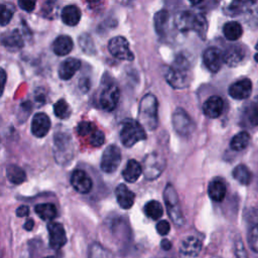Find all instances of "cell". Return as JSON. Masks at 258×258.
Instances as JSON below:
<instances>
[{
  "label": "cell",
  "instance_id": "obj_1",
  "mask_svg": "<svg viewBox=\"0 0 258 258\" xmlns=\"http://www.w3.org/2000/svg\"><path fill=\"white\" fill-rule=\"evenodd\" d=\"M166 82L173 89H184L190 83V66L185 56H177L165 75Z\"/></svg>",
  "mask_w": 258,
  "mask_h": 258
},
{
  "label": "cell",
  "instance_id": "obj_2",
  "mask_svg": "<svg viewBox=\"0 0 258 258\" xmlns=\"http://www.w3.org/2000/svg\"><path fill=\"white\" fill-rule=\"evenodd\" d=\"M138 121L149 131L156 129L158 124V102L154 95H145L140 103L138 109Z\"/></svg>",
  "mask_w": 258,
  "mask_h": 258
},
{
  "label": "cell",
  "instance_id": "obj_3",
  "mask_svg": "<svg viewBox=\"0 0 258 258\" xmlns=\"http://www.w3.org/2000/svg\"><path fill=\"white\" fill-rule=\"evenodd\" d=\"M74 142L70 134L57 132L53 136V155L58 164L66 165L74 158Z\"/></svg>",
  "mask_w": 258,
  "mask_h": 258
},
{
  "label": "cell",
  "instance_id": "obj_4",
  "mask_svg": "<svg viewBox=\"0 0 258 258\" xmlns=\"http://www.w3.org/2000/svg\"><path fill=\"white\" fill-rule=\"evenodd\" d=\"M120 139L125 147H132L137 142L146 139L144 127L139 123V121L125 119L122 122Z\"/></svg>",
  "mask_w": 258,
  "mask_h": 258
},
{
  "label": "cell",
  "instance_id": "obj_5",
  "mask_svg": "<svg viewBox=\"0 0 258 258\" xmlns=\"http://www.w3.org/2000/svg\"><path fill=\"white\" fill-rule=\"evenodd\" d=\"M175 26L180 31L196 30L201 36L206 32L207 21L203 15H196L189 11H183L176 15Z\"/></svg>",
  "mask_w": 258,
  "mask_h": 258
},
{
  "label": "cell",
  "instance_id": "obj_6",
  "mask_svg": "<svg viewBox=\"0 0 258 258\" xmlns=\"http://www.w3.org/2000/svg\"><path fill=\"white\" fill-rule=\"evenodd\" d=\"M163 200L171 221L177 226H182L184 224V217L180 208L178 196L174 187L169 183L164 188Z\"/></svg>",
  "mask_w": 258,
  "mask_h": 258
},
{
  "label": "cell",
  "instance_id": "obj_7",
  "mask_svg": "<svg viewBox=\"0 0 258 258\" xmlns=\"http://www.w3.org/2000/svg\"><path fill=\"white\" fill-rule=\"evenodd\" d=\"M165 168V160L155 152L149 153L143 160V172L148 180L156 179Z\"/></svg>",
  "mask_w": 258,
  "mask_h": 258
},
{
  "label": "cell",
  "instance_id": "obj_8",
  "mask_svg": "<svg viewBox=\"0 0 258 258\" xmlns=\"http://www.w3.org/2000/svg\"><path fill=\"white\" fill-rule=\"evenodd\" d=\"M172 125L174 131L182 137L189 136L195 130V123L188 114L181 108H178L174 111L172 115Z\"/></svg>",
  "mask_w": 258,
  "mask_h": 258
},
{
  "label": "cell",
  "instance_id": "obj_9",
  "mask_svg": "<svg viewBox=\"0 0 258 258\" xmlns=\"http://www.w3.org/2000/svg\"><path fill=\"white\" fill-rule=\"evenodd\" d=\"M121 151L117 145H109L102 154L101 169L106 173L114 172L121 163Z\"/></svg>",
  "mask_w": 258,
  "mask_h": 258
},
{
  "label": "cell",
  "instance_id": "obj_10",
  "mask_svg": "<svg viewBox=\"0 0 258 258\" xmlns=\"http://www.w3.org/2000/svg\"><path fill=\"white\" fill-rule=\"evenodd\" d=\"M108 49L110 53L123 60H133L134 55L129 48V43L123 36H115L110 39L108 43Z\"/></svg>",
  "mask_w": 258,
  "mask_h": 258
},
{
  "label": "cell",
  "instance_id": "obj_11",
  "mask_svg": "<svg viewBox=\"0 0 258 258\" xmlns=\"http://www.w3.org/2000/svg\"><path fill=\"white\" fill-rule=\"evenodd\" d=\"M203 61L206 68L212 72L217 73L221 70L224 61V52L217 47H209L203 53Z\"/></svg>",
  "mask_w": 258,
  "mask_h": 258
},
{
  "label": "cell",
  "instance_id": "obj_12",
  "mask_svg": "<svg viewBox=\"0 0 258 258\" xmlns=\"http://www.w3.org/2000/svg\"><path fill=\"white\" fill-rule=\"evenodd\" d=\"M120 91L116 85L107 86L100 95V105L106 111H113L119 102Z\"/></svg>",
  "mask_w": 258,
  "mask_h": 258
},
{
  "label": "cell",
  "instance_id": "obj_13",
  "mask_svg": "<svg viewBox=\"0 0 258 258\" xmlns=\"http://www.w3.org/2000/svg\"><path fill=\"white\" fill-rule=\"evenodd\" d=\"M47 230L49 235V246L52 249L58 250L67 244V234L60 223H49L47 225Z\"/></svg>",
  "mask_w": 258,
  "mask_h": 258
},
{
  "label": "cell",
  "instance_id": "obj_14",
  "mask_svg": "<svg viewBox=\"0 0 258 258\" xmlns=\"http://www.w3.org/2000/svg\"><path fill=\"white\" fill-rule=\"evenodd\" d=\"M73 187L80 194H88L93 187L91 177L82 169H75L71 175Z\"/></svg>",
  "mask_w": 258,
  "mask_h": 258
},
{
  "label": "cell",
  "instance_id": "obj_15",
  "mask_svg": "<svg viewBox=\"0 0 258 258\" xmlns=\"http://www.w3.org/2000/svg\"><path fill=\"white\" fill-rule=\"evenodd\" d=\"M50 129V119L45 113H36L31 121V133L37 137H44Z\"/></svg>",
  "mask_w": 258,
  "mask_h": 258
},
{
  "label": "cell",
  "instance_id": "obj_16",
  "mask_svg": "<svg viewBox=\"0 0 258 258\" xmlns=\"http://www.w3.org/2000/svg\"><path fill=\"white\" fill-rule=\"evenodd\" d=\"M228 93L235 100H245L252 93V83L249 79L237 81L229 87Z\"/></svg>",
  "mask_w": 258,
  "mask_h": 258
},
{
  "label": "cell",
  "instance_id": "obj_17",
  "mask_svg": "<svg viewBox=\"0 0 258 258\" xmlns=\"http://www.w3.org/2000/svg\"><path fill=\"white\" fill-rule=\"evenodd\" d=\"M224 109V101L219 96H212L208 98L203 105L204 114L212 119L218 118Z\"/></svg>",
  "mask_w": 258,
  "mask_h": 258
},
{
  "label": "cell",
  "instance_id": "obj_18",
  "mask_svg": "<svg viewBox=\"0 0 258 258\" xmlns=\"http://www.w3.org/2000/svg\"><path fill=\"white\" fill-rule=\"evenodd\" d=\"M246 56V50L241 45L230 46L224 52V61L229 67H236L243 61Z\"/></svg>",
  "mask_w": 258,
  "mask_h": 258
},
{
  "label": "cell",
  "instance_id": "obj_19",
  "mask_svg": "<svg viewBox=\"0 0 258 258\" xmlns=\"http://www.w3.org/2000/svg\"><path fill=\"white\" fill-rule=\"evenodd\" d=\"M115 196L119 206L124 209H130L135 201V195L125 184H119L115 189Z\"/></svg>",
  "mask_w": 258,
  "mask_h": 258
},
{
  "label": "cell",
  "instance_id": "obj_20",
  "mask_svg": "<svg viewBox=\"0 0 258 258\" xmlns=\"http://www.w3.org/2000/svg\"><path fill=\"white\" fill-rule=\"evenodd\" d=\"M81 61L78 58L69 57L64 59L58 68V76L61 80L68 81L72 79L75 74L80 70Z\"/></svg>",
  "mask_w": 258,
  "mask_h": 258
},
{
  "label": "cell",
  "instance_id": "obj_21",
  "mask_svg": "<svg viewBox=\"0 0 258 258\" xmlns=\"http://www.w3.org/2000/svg\"><path fill=\"white\" fill-rule=\"evenodd\" d=\"M179 250L180 253L184 256L196 257L202 250V241L197 237L189 236L181 242Z\"/></svg>",
  "mask_w": 258,
  "mask_h": 258
},
{
  "label": "cell",
  "instance_id": "obj_22",
  "mask_svg": "<svg viewBox=\"0 0 258 258\" xmlns=\"http://www.w3.org/2000/svg\"><path fill=\"white\" fill-rule=\"evenodd\" d=\"M227 194V187L223 179L214 178L208 185V195L215 202H222Z\"/></svg>",
  "mask_w": 258,
  "mask_h": 258
},
{
  "label": "cell",
  "instance_id": "obj_23",
  "mask_svg": "<svg viewBox=\"0 0 258 258\" xmlns=\"http://www.w3.org/2000/svg\"><path fill=\"white\" fill-rule=\"evenodd\" d=\"M74 47L72 38L69 35L57 36L52 43V50L56 55L63 56L69 54Z\"/></svg>",
  "mask_w": 258,
  "mask_h": 258
},
{
  "label": "cell",
  "instance_id": "obj_24",
  "mask_svg": "<svg viewBox=\"0 0 258 258\" xmlns=\"http://www.w3.org/2000/svg\"><path fill=\"white\" fill-rule=\"evenodd\" d=\"M142 170L143 168L139 162L135 159H130L122 171V176L128 182H135L140 177Z\"/></svg>",
  "mask_w": 258,
  "mask_h": 258
},
{
  "label": "cell",
  "instance_id": "obj_25",
  "mask_svg": "<svg viewBox=\"0 0 258 258\" xmlns=\"http://www.w3.org/2000/svg\"><path fill=\"white\" fill-rule=\"evenodd\" d=\"M61 20L69 26H76L81 20V11L76 5H68L61 10Z\"/></svg>",
  "mask_w": 258,
  "mask_h": 258
},
{
  "label": "cell",
  "instance_id": "obj_26",
  "mask_svg": "<svg viewBox=\"0 0 258 258\" xmlns=\"http://www.w3.org/2000/svg\"><path fill=\"white\" fill-rule=\"evenodd\" d=\"M2 44L10 50H18L23 46V40L17 30H13L2 37Z\"/></svg>",
  "mask_w": 258,
  "mask_h": 258
},
{
  "label": "cell",
  "instance_id": "obj_27",
  "mask_svg": "<svg viewBox=\"0 0 258 258\" xmlns=\"http://www.w3.org/2000/svg\"><path fill=\"white\" fill-rule=\"evenodd\" d=\"M233 177L241 184L247 185L252 181L253 174L252 171L249 169V167L245 164H239L237 165L233 171H232Z\"/></svg>",
  "mask_w": 258,
  "mask_h": 258
},
{
  "label": "cell",
  "instance_id": "obj_28",
  "mask_svg": "<svg viewBox=\"0 0 258 258\" xmlns=\"http://www.w3.org/2000/svg\"><path fill=\"white\" fill-rule=\"evenodd\" d=\"M34 211L36 215L44 220V221H51L56 217L57 211L54 205L49 204V203H44V204H38L35 206Z\"/></svg>",
  "mask_w": 258,
  "mask_h": 258
},
{
  "label": "cell",
  "instance_id": "obj_29",
  "mask_svg": "<svg viewBox=\"0 0 258 258\" xmlns=\"http://www.w3.org/2000/svg\"><path fill=\"white\" fill-rule=\"evenodd\" d=\"M223 33L228 40L235 41L241 37V35L243 33V28L239 22L230 21L224 25Z\"/></svg>",
  "mask_w": 258,
  "mask_h": 258
},
{
  "label": "cell",
  "instance_id": "obj_30",
  "mask_svg": "<svg viewBox=\"0 0 258 258\" xmlns=\"http://www.w3.org/2000/svg\"><path fill=\"white\" fill-rule=\"evenodd\" d=\"M250 140H251L250 134L246 131H241L232 137L230 141V147L233 150L241 151L249 145Z\"/></svg>",
  "mask_w": 258,
  "mask_h": 258
},
{
  "label": "cell",
  "instance_id": "obj_31",
  "mask_svg": "<svg viewBox=\"0 0 258 258\" xmlns=\"http://www.w3.org/2000/svg\"><path fill=\"white\" fill-rule=\"evenodd\" d=\"M6 176H7L8 180L13 184H20L26 178L25 171L20 166L14 165V164L7 166Z\"/></svg>",
  "mask_w": 258,
  "mask_h": 258
},
{
  "label": "cell",
  "instance_id": "obj_32",
  "mask_svg": "<svg viewBox=\"0 0 258 258\" xmlns=\"http://www.w3.org/2000/svg\"><path fill=\"white\" fill-rule=\"evenodd\" d=\"M144 211H145L146 216L152 220H158L163 214V209H162L161 204L159 202L153 201V200L149 201L145 204Z\"/></svg>",
  "mask_w": 258,
  "mask_h": 258
},
{
  "label": "cell",
  "instance_id": "obj_33",
  "mask_svg": "<svg viewBox=\"0 0 258 258\" xmlns=\"http://www.w3.org/2000/svg\"><path fill=\"white\" fill-rule=\"evenodd\" d=\"M53 112H54V115L59 119H68L72 114L70 105L63 99H60L56 103H54Z\"/></svg>",
  "mask_w": 258,
  "mask_h": 258
},
{
  "label": "cell",
  "instance_id": "obj_34",
  "mask_svg": "<svg viewBox=\"0 0 258 258\" xmlns=\"http://www.w3.org/2000/svg\"><path fill=\"white\" fill-rule=\"evenodd\" d=\"M246 116L252 126H258V96H256L248 105Z\"/></svg>",
  "mask_w": 258,
  "mask_h": 258
},
{
  "label": "cell",
  "instance_id": "obj_35",
  "mask_svg": "<svg viewBox=\"0 0 258 258\" xmlns=\"http://www.w3.org/2000/svg\"><path fill=\"white\" fill-rule=\"evenodd\" d=\"M168 13L166 10H160L158 11L154 16V27L157 33H162L164 31L165 24L167 22Z\"/></svg>",
  "mask_w": 258,
  "mask_h": 258
},
{
  "label": "cell",
  "instance_id": "obj_36",
  "mask_svg": "<svg viewBox=\"0 0 258 258\" xmlns=\"http://www.w3.org/2000/svg\"><path fill=\"white\" fill-rule=\"evenodd\" d=\"M79 44L82 47V49L88 53V54H94L95 53V47L93 40L90 35L83 34L79 37Z\"/></svg>",
  "mask_w": 258,
  "mask_h": 258
},
{
  "label": "cell",
  "instance_id": "obj_37",
  "mask_svg": "<svg viewBox=\"0 0 258 258\" xmlns=\"http://www.w3.org/2000/svg\"><path fill=\"white\" fill-rule=\"evenodd\" d=\"M14 14V6L12 4H3L1 6V18L0 22L2 26L9 23Z\"/></svg>",
  "mask_w": 258,
  "mask_h": 258
},
{
  "label": "cell",
  "instance_id": "obj_38",
  "mask_svg": "<svg viewBox=\"0 0 258 258\" xmlns=\"http://www.w3.org/2000/svg\"><path fill=\"white\" fill-rule=\"evenodd\" d=\"M89 258H111V255L101 245L95 243L90 247Z\"/></svg>",
  "mask_w": 258,
  "mask_h": 258
},
{
  "label": "cell",
  "instance_id": "obj_39",
  "mask_svg": "<svg viewBox=\"0 0 258 258\" xmlns=\"http://www.w3.org/2000/svg\"><path fill=\"white\" fill-rule=\"evenodd\" d=\"M95 130H96V128H95L94 124L89 121H83V122L79 123V125L77 127L78 133L82 136H87L89 134L91 135Z\"/></svg>",
  "mask_w": 258,
  "mask_h": 258
},
{
  "label": "cell",
  "instance_id": "obj_40",
  "mask_svg": "<svg viewBox=\"0 0 258 258\" xmlns=\"http://www.w3.org/2000/svg\"><path fill=\"white\" fill-rule=\"evenodd\" d=\"M105 141V135L100 130H95L90 136V143L94 147H100Z\"/></svg>",
  "mask_w": 258,
  "mask_h": 258
},
{
  "label": "cell",
  "instance_id": "obj_41",
  "mask_svg": "<svg viewBox=\"0 0 258 258\" xmlns=\"http://www.w3.org/2000/svg\"><path fill=\"white\" fill-rule=\"evenodd\" d=\"M249 244L253 251L258 252V224L254 226L249 235Z\"/></svg>",
  "mask_w": 258,
  "mask_h": 258
},
{
  "label": "cell",
  "instance_id": "obj_42",
  "mask_svg": "<svg viewBox=\"0 0 258 258\" xmlns=\"http://www.w3.org/2000/svg\"><path fill=\"white\" fill-rule=\"evenodd\" d=\"M235 255L236 258H248L247 251L244 247L243 242L240 239H238L235 243Z\"/></svg>",
  "mask_w": 258,
  "mask_h": 258
},
{
  "label": "cell",
  "instance_id": "obj_43",
  "mask_svg": "<svg viewBox=\"0 0 258 258\" xmlns=\"http://www.w3.org/2000/svg\"><path fill=\"white\" fill-rule=\"evenodd\" d=\"M169 230H170V225L167 221L165 220H162V221H159L157 224H156V231L159 235L161 236H165L169 233Z\"/></svg>",
  "mask_w": 258,
  "mask_h": 258
},
{
  "label": "cell",
  "instance_id": "obj_44",
  "mask_svg": "<svg viewBox=\"0 0 258 258\" xmlns=\"http://www.w3.org/2000/svg\"><path fill=\"white\" fill-rule=\"evenodd\" d=\"M36 0H18V6L26 11V12H31L35 8Z\"/></svg>",
  "mask_w": 258,
  "mask_h": 258
},
{
  "label": "cell",
  "instance_id": "obj_45",
  "mask_svg": "<svg viewBox=\"0 0 258 258\" xmlns=\"http://www.w3.org/2000/svg\"><path fill=\"white\" fill-rule=\"evenodd\" d=\"M16 216L17 217H26V216H28V214H29V208L27 207V206H20V207H18L17 209H16Z\"/></svg>",
  "mask_w": 258,
  "mask_h": 258
},
{
  "label": "cell",
  "instance_id": "obj_46",
  "mask_svg": "<svg viewBox=\"0 0 258 258\" xmlns=\"http://www.w3.org/2000/svg\"><path fill=\"white\" fill-rule=\"evenodd\" d=\"M79 86H80V89L83 92L89 91L90 90V81H89V79H81L80 83H79Z\"/></svg>",
  "mask_w": 258,
  "mask_h": 258
},
{
  "label": "cell",
  "instance_id": "obj_47",
  "mask_svg": "<svg viewBox=\"0 0 258 258\" xmlns=\"http://www.w3.org/2000/svg\"><path fill=\"white\" fill-rule=\"evenodd\" d=\"M160 245H161V248L163 250H169L171 248V243L167 240V239H163L161 242H160Z\"/></svg>",
  "mask_w": 258,
  "mask_h": 258
},
{
  "label": "cell",
  "instance_id": "obj_48",
  "mask_svg": "<svg viewBox=\"0 0 258 258\" xmlns=\"http://www.w3.org/2000/svg\"><path fill=\"white\" fill-rule=\"evenodd\" d=\"M33 226H34V222H33V220H31V219H28L27 221H26V223L24 224V229H26L27 231H30V230H32V228H33Z\"/></svg>",
  "mask_w": 258,
  "mask_h": 258
},
{
  "label": "cell",
  "instance_id": "obj_49",
  "mask_svg": "<svg viewBox=\"0 0 258 258\" xmlns=\"http://www.w3.org/2000/svg\"><path fill=\"white\" fill-rule=\"evenodd\" d=\"M86 2L90 7H96L101 2V0H86Z\"/></svg>",
  "mask_w": 258,
  "mask_h": 258
},
{
  "label": "cell",
  "instance_id": "obj_50",
  "mask_svg": "<svg viewBox=\"0 0 258 258\" xmlns=\"http://www.w3.org/2000/svg\"><path fill=\"white\" fill-rule=\"evenodd\" d=\"M1 75H2V90L4 89V85H5V81H6V74H5V71L2 70L1 71Z\"/></svg>",
  "mask_w": 258,
  "mask_h": 258
},
{
  "label": "cell",
  "instance_id": "obj_51",
  "mask_svg": "<svg viewBox=\"0 0 258 258\" xmlns=\"http://www.w3.org/2000/svg\"><path fill=\"white\" fill-rule=\"evenodd\" d=\"M202 1H203V0H188V2H189L190 4H192V5H198V4H200Z\"/></svg>",
  "mask_w": 258,
  "mask_h": 258
},
{
  "label": "cell",
  "instance_id": "obj_52",
  "mask_svg": "<svg viewBox=\"0 0 258 258\" xmlns=\"http://www.w3.org/2000/svg\"><path fill=\"white\" fill-rule=\"evenodd\" d=\"M254 58H255V60L258 62V53H256V54L254 55Z\"/></svg>",
  "mask_w": 258,
  "mask_h": 258
},
{
  "label": "cell",
  "instance_id": "obj_53",
  "mask_svg": "<svg viewBox=\"0 0 258 258\" xmlns=\"http://www.w3.org/2000/svg\"><path fill=\"white\" fill-rule=\"evenodd\" d=\"M44 258H55V257H53V256H46V257H44Z\"/></svg>",
  "mask_w": 258,
  "mask_h": 258
},
{
  "label": "cell",
  "instance_id": "obj_54",
  "mask_svg": "<svg viewBox=\"0 0 258 258\" xmlns=\"http://www.w3.org/2000/svg\"><path fill=\"white\" fill-rule=\"evenodd\" d=\"M256 48H257V49H258V44H257V45H256Z\"/></svg>",
  "mask_w": 258,
  "mask_h": 258
}]
</instances>
